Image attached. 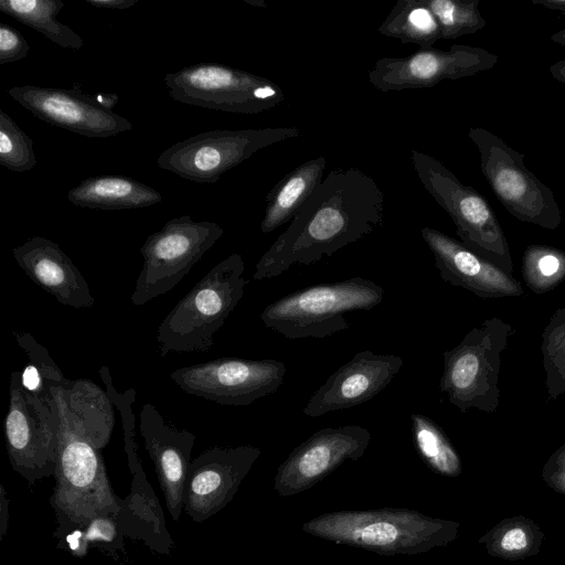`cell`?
<instances>
[{"label":"cell","mask_w":565,"mask_h":565,"mask_svg":"<svg viewBox=\"0 0 565 565\" xmlns=\"http://www.w3.org/2000/svg\"><path fill=\"white\" fill-rule=\"evenodd\" d=\"M68 201L79 207L129 210L162 202L153 188L124 175H99L83 180L67 192Z\"/></svg>","instance_id":"7402d4cb"},{"label":"cell","mask_w":565,"mask_h":565,"mask_svg":"<svg viewBox=\"0 0 565 565\" xmlns=\"http://www.w3.org/2000/svg\"><path fill=\"white\" fill-rule=\"evenodd\" d=\"M384 297L383 288L363 277L313 285L269 303L264 324L289 340L322 339L350 327L348 311L371 310Z\"/></svg>","instance_id":"5b68a950"},{"label":"cell","mask_w":565,"mask_h":565,"mask_svg":"<svg viewBox=\"0 0 565 565\" xmlns=\"http://www.w3.org/2000/svg\"><path fill=\"white\" fill-rule=\"evenodd\" d=\"M441 279L480 298L520 297L521 284L511 275L439 230L423 227Z\"/></svg>","instance_id":"d6986e66"},{"label":"cell","mask_w":565,"mask_h":565,"mask_svg":"<svg viewBox=\"0 0 565 565\" xmlns=\"http://www.w3.org/2000/svg\"><path fill=\"white\" fill-rule=\"evenodd\" d=\"M379 32L420 49L433 47L441 39L439 25L424 0H397Z\"/></svg>","instance_id":"484cf974"},{"label":"cell","mask_w":565,"mask_h":565,"mask_svg":"<svg viewBox=\"0 0 565 565\" xmlns=\"http://www.w3.org/2000/svg\"><path fill=\"white\" fill-rule=\"evenodd\" d=\"M138 0H85L88 4L99 9H129Z\"/></svg>","instance_id":"d590c367"},{"label":"cell","mask_w":565,"mask_h":565,"mask_svg":"<svg viewBox=\"0 0 565 565\" xmlns=\"http://www.w3.org/2000/svg\"><path fill=\"white\" fill-rule=\"evenodd\" d=\"M170 97L186 105L255 115L278 106L285 94L269 78L213 62H201L164 76Z\"/></svg>","instance_id":"9c48e42d"},{"label":"cell","mask_w":565,"mask_h":565,"mask_svg":"<svg viewBox=\"0 0 565 565\" xmlns=\"http://www.w3.org/2000/svg\"><path fill=\"white\" fill-rule=\"evenodd\" d=\"M30 52L24 36L11 25L0 23V65L18 62Z\"/></svg>","instance_id":"836d02e7"},{"label":"cell","mask_w":565,"mask_h":565,"mask_svg":"<svg viewBox=\"0 0 565 565\" xmlns=\"http://www.w3.org/2000/svg\"><path fill=\"white\" fill-rule=\"evenodd\" d=\"M547 401L565 393V307L557 309L542 332Z\"/></svg>","instance_id":"f546056e"},{"label":"cell","mask_w":565,"mask_h":565,"mask_svg":"<svg viewBox=\"0 0 565 565\" xmlns=\"http://www.w3.org/2000/svg\"><path fill=\"white\" fill-rule=\"evenodd\" d=\"M550 73L556 81L565 84V60H561L552 64Z\"/></svg>","instance_id":"74e56055"},{"label":"cell","mask_w":565,"mask_h":565,"mask_svg":"<svg viewBox=\"0 0 565 565\" xmlns=\"http://www.w3.org/2000/svg\"><path fill=\"white\" fill-rule=\"evenodd\" d=\"M459 529L457 521L405 509L329 512L302 525L313 536L380 555H415L444 547L457 539Z\"/></svg>","instance_id":"3957f363"},{"label":"cell","mask_w":565,"mask_h":565,"mask_svg":"<svg viewBox=\"0 0 565 565\" xmlns=\"http://www.w3.org/2000/svg\"><path fill=\"white\" fill-rule=\"evenodd\" d=\"M411 158L423 186L455 223L460 242L512 275L510 247L489 202L472 186L460 182L435 157L412 150Z\"/></svg>","instance_id":"8992f818"},{"label":"cell","mask_w":565,"mask_h":565,"mask_svg":"<svg viewBox=\"0 0 565 565\" xmlns=\"http://www.w3.org/2000/svg\"><path fill=\"white\" fill-rule=\"evenodd\" d=\"M551 40L565 47V28L553 33Z\"/></svg>","instance_id":"f35d334b"},{"label":"cell","mask_w":565,"mask_h":565,"mask_svg":"<svg viewBox=\"0 0 565 565\" xmlns=\"http://www.w3.org/2000/svg\"><path fill=\"white\" fill-rule=\"evenodd\" d=\"M260 456L254 446L214 447L190 461L183 508L195 522H202L224 508Z\"/></svg>","instance_id":"e0dca14e"},{"label":"cell","mask_w":565,"mask_h":565,"mask_svg":"<svg viewBox=\"0 0 565 565\" xmlns=\"http://www.w3.org/2000/svg\"><path fill=\"white\" fill-rule=\"evenodd\" d=\"M19 347L25 352L28 363L21 371L23 387L38 397L51 402L52 388L67 379L51 358L46 348L40 344L29 332L13 331Z\"/></svg>","instance_id":"83f0119b"},{"label":"cell","mask_w":565,"mask_h":565,"mask_svg":"<svg viewBox=\"0 0 565 565\" xmlns=\"http://www.w3.org/2000/svg\"><path fill=\"white\" fill-rule=\"evenodd\" d=\"M223 233L217 223L194 221L190 215L168 221L140 247L143 265L130 296L131 302L142 306L172 290Z\"/></svg>","instance_id":"30bf717a"},{"label":"cell","mask_w":565,"mask_h":565,"mask_svg":"<svg viewBox=\"0 0 565 565\" xmlns=\"http://www.w3.org/2000/svg\"><path fill=\"white\" fill-rule=\"evenodd\" d=\"M411 420L415 448L426 466L444 477L460 476L461 459L443 428L419 413H413Z\"/></svg>","instance_id":"4316f807"},{"label":"cell","mask_w":565,"mask_h":565,"mask_svg":"<svg viewBox=\"0 0 565 565\" xmlns=\"http://www.w3.org/2000/svg\"><path fill=\"white\" fill-rule=\"evenodd\" d=\"M424 1L439 25L441 39H457L486 26V20L479 10V0Z\"/></svg>","instance_id":"4dcf8cb0"},{"label":"cell","mask_w":565,"mask_h":565,"mask_svg":"<svg viewBox=\"0 0 565 565\" xmlns=\"http://www.w3.org/2000/svg\"><path fill=\"white\" fill-rule=\"evenodd\" d=\"M9 461L30 483L55 475L57 462V417L53 404L26 391L21 371L12 372L9 408L4 419Z\"/></svg>","instance_id":"7c38bea8"},{"label":"cell","mask_w":565,"mask_h":565,"mask_svg":"<svg viewBox=\"0 0 565 565\" xmlns=\"http://www.w3.org/2000/svg\"><path fill=\"white\" fill-rule=\"evenodd\" d=\"M12 255L29 278L60 303L74 308L94 306L86 279L57 243L33 236L12 248Z\"/></svg>","instance_id":"44dd1931"},{"label":"cell","mask_w":565,"mask_h":565,"mask_svg":"<svg viewBox=\"0 0 565 565\" xmlns=\"http://www.w3.org/2000/svg\"><path fill=\"white\" fill-rule=\"evenodd\" d=\"M62 0H0V11L40 32L64 49L79 50L84 41L68 25L57 21Z\"/></svg>","instance_id":"d4e9b609"},{"label":"cell","mask_w":565,"mask_h":565,"mask_svg":"<svg viewBox=\"0 0 565 565\" xmlns=\"http://www.w3.org/2000/svg\"><path fill=\"white\" fill-rule=\"evenodd\" d=\"M33 140L4 110H0V164L15 172L35 168Z\"/></svg>","instance_id":"1f68e13d"},{"label":"cell","mask_w":565,"mask_h":565,"mask_svg":"<svg viewBox=\"0 0 565 565\" xmlns=\"http://www.w3.org/2000/svg\"><path fill=\"white\" fill-rule=\"evenodd\" d=\"M403 365L398 355L360 351L312 394L303 414L319 417L363 404L383 391Z\"/></svg>","instance_id":"ac0fdd59"},{"label":"cell","mask_w":565,"mask_h":565,"mask_svg":"<svg viewBox=\"0 0 565 565\" xmlns=\"http://www.w3.org/2000/svg\"><path fill=\"white\" fill-rule=\"evenodd\" d=\"M98 374L104 384L106 385L107 396L120 413L124 425L126 451L129 458V462L130 465L138 463L136 454L137 445L135 440V415L132 412V404L135 402L136 391L135 388H129L124 393L117 392L113 385L109 369L107 366H102L98 370Z\"/></svg>","instance_id":"d6a6232c"},{"label":"cell","mask_w":565,"mask_h":565,"mask_svg":"<svg viewBox=\"0 0 565 565\" xmlns=\"http://www.w3.org/2000/svg\"><path fill=\"white\" fill-rule=\"evenodd\" d=\"M57 417V462L51 505L61 523L88 525L120 505L102 450L115 427L114 404L90 380L67 379L51 391Z\"/></svg>","instance_id":"6da1fadb"},{"label":"cell","mask_w":565,"mask_h":565,"mask_svg":"<svg viewBox=\"0 0 565 565\" xmlns=\"http://www.w3.org/2000/svg\"><path fill=\"white\" fill-rule=\"evenodd\" d=\"M324 157L310 159L287 173L266 195L262 233H270L291 221L323 180Z\"/></svg>","instance_id":"603a6c76"},{"label":"cell","mask_w":565,"mask_h":565,"mask_svg":"<svg viewBox=\"0 0 565 565\" xmlns=\"http://www.w3.org/2000/svg\"><path fill=\"white\" fill-rule=\"evenodd\" d=\"M287 367L274 359L218 358L183 366L170 379L185 393L232 406H245L274 393Z\"/></svg>","instance_id":"4fadbf2b"},{"label":"cell","mask_w":565,"mask_h":565,"mask_svg":"<svg viewBox=\"0 0 565 565\" xmlns=\"http://www.w3.org/2000/svg\"><path fill=\"white\" fill-rule=\"evenodd\" d=\"M243 257L233 253L212 267L164 317L157 330L161 356L207 352L215 334L243 298L247 280Z\"/></svg>","instance_id":"277c9868"},{"label":"cell","mask_w":565,"mask_h":565,"mask_svg":"<svg viewBox=\"0 0 565 565\" xmlns=\"http://www.w3.org/2000/svg\"><path fill=\"white\" fill-rule=\"evenodd\" d=\"M140 433L174 521L183 508L184 484L195 435L167 423L154 405L140 411Z\"/></svg>","instance_id":"ffe728a7"},{"label":"cell","mask_w":565,"mask_h":565,"mask_svg":"<svg viewBox=\"0 0 565 565\" xmlns=\"http://www.w3.org/2000/svg\"><path fill=\"white\" fill-rule=\"evenodd\" d=\"M371 439L358 425L322 428L296 447L278 467L274 488L281 497L305 491L347 460L361 458Z\"/></svg>","instance_id":"9a60e30c"},{"label":"cell","mask_w":565,"mask_h":565,"mask_svg":"<svg viewBox=\"0 0 565 565\" xmlns=\"http://www.w3.org/2000/svg\"><path fill=\"white\" fill-rule=\"evenodd\" d=\"M300 134L296 127L211 130L173 143L157 162L183 179L214 183L257 151Z\"/></svg>","instance_id":"8fae6325"},{"label":"cell","mask_w":565,"mask_h":565,"mask_svg":"<svg viewBox=\"0 0 565 565\" xmlns=\"http://www.w3.org/2000/svg\"><path fill=\"white\" fill-rule=\"evenodd\" d=\"M8 94L41 120L85 137L106 138L132 129L128 119L100 105L97 95L34 85L14 86Z\"/></svg>","instance_id":"2e32d148"},{"label":"cell","mask_w":565,"mask_h":565,"mask_svg":"<svg viewBox=\"0 0 565 565\" xmlns=\"http://www.w3.org/2000/svg\"><path fill=\"white\" fill-rule=\"evenodd\" d=\"M521 273L533 292L545 294L565 279V252L547 245H529L523 253Z\"/></svg>","instance_id":"f1b7e54d"},{"label":"cell","mask_w":565,"mask_h":565,"mask_svg":"<svg viewBox=\"0 0 565 565\" xmlns=\"http://www.w3.org/2000/svg\"><path fill=\"white\" fill-rule=\"evenodd\" d=\"M384 206V193L370 175L353 167L333 169L259 258L253 278L270 279L295 264L330 257L380 228Z\"/></svg>","instance_id":"7a4b0ae2"},{"label":"cell","mask_w":565,"mask_h":565,"mask_svg":"<svg viewBox=\"0 0 565 565\" xmlns=\"http://www.w3.org/2000/svg\"><path fill=\"white\" fill-rule=\"evenodd\" d=\"M468 137L480 154V169L491 190L516 220L556 230L561 209L553 191L524 164V154L493 132L473 127Z\"/></svg>","instance_id":"ba28073f"},{"label":"cell","mask_w":565,"mask_h":565,"mask_svg":"<svg viewBox=\"0 0 565 565\" xmlns=\"http://www.w3.org/2000/svg\"><path fill=\"white\" fill-rule=\"evenodd\" d=\"M531 2L535 6L565 13V0H531Z\"/></svg>","instance_id":"8d00e7d4"},{"label":"cell","mask_w":565,"mask_h":565,"mask_svg":"<svg viewBox=\"0 0 565 565\" xmlns=\"http://www.w3.org/2000/svg\"><path fill=\"white\" fill-rule=\"evenodd\" d=\"M542 479L548 488L565 495V444L558 447L544 463Z\"/></svg>","instance_id":"e575fe53"},{"label":"cell","mask_w":565,"mask_h":565,"mask_svg":"<svg viewBox=\"0 0 565 565\" xmlns=\"http://www.w3.org/2000/svg\"><path fill=\"white\" fill-rule=\"evenodd\" d=\"M498 55L482 47L452 44L444 51L420 49L404 57H382L369 72L379 90L430 88L445 79H459L492 68Z\"/></svg>","instance_id":"5bb4252c"},{"label":"cell","mask_w":565,"mask_h":565,"mask_svg":"<svg viewBox=\"0 0 565 565\" xmlns=\"http://www.w3.org/2000/svg\"><path fill=\"white\" fill-rule=\"evenodd\" d=\"M512 333L511 324L493 317L471 329L458 345L444 352L440 391L461 413L470 408L489 414L497 411L501 355Z\"/></svg>","instance_id":"52a82bcc"},{"label":"cell","mask_w":565,"mask_h":565,"mask_svg":"<svg viewBox=\"0 0 565 565\" xmlns=\"http://www.w3.org/2000/svg\"><path fill=\"white\" fill-rule=\"evenodd\" d=\"M545 534L540 525L524 515L502 519L478 539L487 553L505 561H521L541 551Z\"/></svg>","instance_id":"cb8c5ba5"}]
</instances>
